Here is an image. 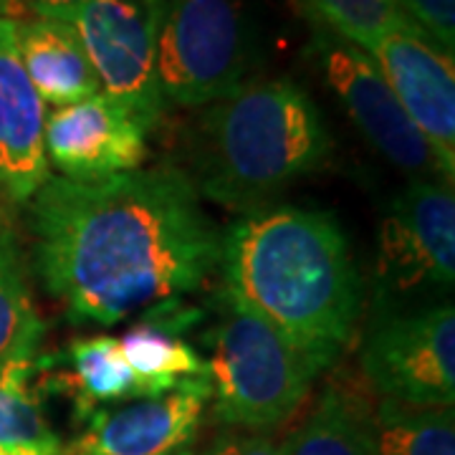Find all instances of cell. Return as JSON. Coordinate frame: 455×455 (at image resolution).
<instances>
[{
	"instance_id": "cell-1",
	"label": "cell",
	"mask_w": 455,
	"mask_h": 455,
	"mask_svg": "<svg viewBox=\"0 0 455 455\" xmlns=\"http://www.w3.org/2000/svg\"><path fill=\"white\" fill-rule=\"evenodd\" d=\"M36 271L74 322L109 326L197 291L220 233L178 167L104 180L53 178L31 196Z\"/></svg>"
},
{
	"instance_id": "cell-2",
	"label": "cell",
	"mask_w": 455,
	"mask_h": 455,
	"mask_svg": "<svg viewBox=\"0 0 455 455\" xmlns=\"http://www.w3.org/2000/svg\"><path fill=\"white\" fill-rule=\"evenodd\" d=\"M226 291L322 370L349 341L362 283L339 220L293 205L253 208L220 235Z\"/></svg>"
},
{
	"instance_id": "cell-3",
	"label": "cell",
	"mask_w": 455,
	"mask_h": 455,
	"mask_svg": "<svg viewBox=\"0 0 455 455\" xmlns=\"http://www.w3.org/2000/svg\"><path fill=\"white\" fill-rule=\"evenodd\" d=\"M331 149L324 116L299 84H241L200 119L193 185L215 203L253 211L296 178L322 170Z\"/></svg>"
},
{
	"instance_id": "cell-4",
	"label": "cell",
	"mask_w": 455,
	"mask_h": 455,
	"mask_svg": "<svg viewBox=\"0 0 455 455\" xmlns=\"http://www.w3.org/2000/svg\"><path fill=\"white\" fill-rule=\"evenodd\" d=\"M220 307L208 359L215 418L248 433L286 423L322 367L226 289Z\"/></svg>"
},
{
	"instance_id": "cell-5",
	"label": "cell",
	"mask_w": 455,
	"mask_h": 455,
	"mask_svg": "<svg viewBox=\"0 0 455 455\" xmlns=\"http://www.w3.org/2000/svg\"><path fill=\"white\" fill-rule=\"evenodd\" d=\"M251 38L241 0H163L157 82L164 104L203 107L243 84Z\"/></svg>"
},
{
	"instance_id": "cell-6",
	"label": "cell",
	"mask_w": 455,
	"mask_h": 455,
	"mask_svg": "<svg viewBox=\"0 0 455 455\" xmlns=\"http://www.w3.org/2000/svg\"><path fill=\"white\" fill-rule=\"evenodd\" d=\"M94 66L101 94L127 107L149 132L164 112L157 82L163 0H89L66 13Z\"/></svg>"
},
{
	"instance_id": "cell-7",
	"label": "cell",
	"mask_w": 455,
	"mask_h": 455,
	"mask_svg": "<svg viewBox=\"0 0 455 455\" xmlns=\"http://www.w3.org/2000/svg\"><path fill=\"white\" fill-rule=\"evenodd\" d=\"M362 370L385 400L418 407H453V307L440 304L435 309L382 322L364 341Z\"/></svg>"
},
{
	"instance_id": "cell-8",
	"label": "cell",
	"mask_w": 455,
	"mask_h": 455,
	"mask_svg": "<svg viewBox=\"0 0 455 455\" xmlns=\"http://www.w3.org/2000/svg\"><path fill=\"white\" fill-rule=\"evenodd\" d=\"M379 276L397 289L453 286V182L418 180L392 200L379 228Z\"/></svg>"
},
{
	"instance_id": "cell-9",
	"label": "cell",
	"mask_w": 455,
	"mask_h": 455,
	"mask_svg": "<svg viewBox=\"0 0 455 455\" xmlns=\"http://www.w3.org/2000/svg\"><path fill=\"white\" fill-rule=\"evenodd\" d=\"M397 101L423 134L445 182L455 175V68L453 56L418 28H400L370 53Z\"/></svg>"
},
{
	"instance_id": "cell-10",
	"label": "cell",
	"mask_w": 455,
	"mask_h": 455,
	"mask_svg": "<svg viewBox=\"0 0 455 455\" xmlns=\"http://www.w3.org/2000/svg\"><path fill=\"white\" fill-rule=\"evenodd\" d=\"M319 53L326 82L370 145L400 170H435L430 147L410 122L372 56L341 41L339 36L319 38Z\"/></svg>"
},
{
	"instance_id": "cell-11",
	"label": "cell",
	"mask_w": 455,
	"mask_h": 455,
	"mask_svg": "<svg viewBox=\"0 0 455 455\" xmlns=\"http://www.w3.org/2000/svg\"><path fill=\"white\" fill-rule=\"evenodd\" d=\"M46 160L68 180H104L140 170L147 130L134 114L107 94L56 107L44 127Z\"/></svg>"
},
{
	"instance_id": "cell-12",
	"label": "cell",
	"mask_w": 455,
	"mask_h": 455,
	"mask_svg": "<svg viewBox=\"0 0 455 455\" xmlns=\"http://www.w3.org/2000/svg\"><path fill=\"white\" fill-rule=\"evenodd\" d=\"M211 379H188L157 397L92 412L68 455H178L196 440Z\"/></svg>"
},
{
	"instance_id": "cell-13",
	"label": "cell",
	"mask_w": 455,
	"mask_h": 455,
	"mask_svg": "<svg viewBox=\"0 0 455 455\" xmlns=\"http://www.w3.org/2000/svg\"><path fill=\"white\" fill-rule=\"evenodd\" d=\"M46 104L20 64L16 20L0 13V188L23 203L49 180Z\"/></svg>"
},
{
	"instance_id": "cell-14",
	"label": "cell",
	"mask_w": 455,
	"mask_h": 455,
	"mask_svg": "<svg viewBox=\"0 0 455 455\" xmlns=\"http://www.w3.org/2000/svg\"><path fill=\"white\" fill-rule=\"evenodd\" d=\"M16 44L44 104L66 107L101 92L82 38L68 20L36 16L16 23Z\"/></svg>"
},
{
	"instance_id": "cell-15",
	"label": "cell",
	"mask_w": 455,
	"mask_h": 455,
	"mask_svg": "<svg viewBox=\"0 0 455 455\" xmlns=\"http://www.w3.org/2000/svg\"><path fill=\"white\" fill-rule=\"evenodd\" d=\"M281 455H377L372 410L349 392L329 387L304 425L281 445Z\"/></svg>"
},
{
	"instance_id": "cell-16",
	"label": "cell",
	"mask_w": 455,
	"mask_h": 455,
	"mask_svg": "<svg viewBox=\"0 0 455 455\" xmlns=\"http://www.w3.org/2000/svg\"><path fill=\"white\" fill-rule=\"evenodd\" d=\"M44 337L16 230L0 218V370L33 359Z\"/></svg>"
},
{
	"instance_id": "cell-17",
	"label": "cell",
	"mask_w": 455,
	"mask_h": 455,
	"mask_svg": "<svg viewBox=\"0 0 455 455\" xmlns=\"http://www.w3.org/2000/svg\"><path fill=\"white\" fill-rule=\"evenodd\" d=\"M142 397H157L188 379H211L208 359L188 341L172 337L164 326L134 324L119 339Z\"/></svg>"
},
{
	"instance_id": "cell-18",
	"label": "cell",
	"mask_w": 455,
	"mask_h": 455,
	"mask_svg": "<svg viewBox=\"0 0 455 455\" xmlns=\"http://www.w3.org/2000/svg\"><path fill=\"white\" fill-rule=\"evenodd\" d=\"M377 455H455L453 407L403 405L379 400L372 410Z\"/></svg>"
},
{
	"instance_id": "cell-19",
	"label": "cell",
	"mask_w": 455,
	"mask_h": 455,
	"mask_svg": "<svg viewBox=\"0 0 455 455\" xmlns=\"http://www.w3.org/2000/svg\"><path fill=\"white\" fill-rule=\"evenodd\" d=\"M31 374L33 359L0 370V448L64 455V443L33 392Z\"/></svg>"
},
{
	"instance_id": "cell-20",
	"label": "cell",
	"mask_w": 455,
	"mask_h": 455,
	"mask_svg": "<svg viewBox=\"0 0 455 455\" xmlns=\"http://www.w3.org/2000/svg\"><path fill=\"white\" fill-rule=\"evenodd\" d=\"M68 367L66 382L82 395V405L92 403H124L142 400L140 385L132 374L122 344L116 337H82L68 344Z\"/></svg>"
},
{
	"instance_id": "cell-21",
	"label": "cell",
	"mask_w": 455,
	"mask_h": 455,
	"mask_svg": "<svg viewBox=\"0 0 455 455\" xmlns=\"http://www.w3.org/2000/svg\"><path fill=\"white\" fill-rule=\"evenodd\" d=\"M311 11L341 41L372 53L374 46L400 28H415L397 0H307Z\"/></svg>"
},
{
	"instance_id": "cell-22",
	"label": "cell",
	"mask_w": 455,
	"mask_h": 455,
	"mask_svg": "<svg viewBox=\"0 0 455 455\" xmlns=\"http://www.w3.org/2000/svg\"><path fill=\"white\" fill-rule=\"evenodd\" d=\"M403 13L418 31L438 49L453 56L455 51V0H397Z\"/></svg>"
},
{
	"instance_id": "cell-23",
	"label": "cell",
	"mask_w": 455,
	"mask_h": 455,
	"mask_svg": "<svg viewBox=\"0 0 455 455\" xmlns=\"http://www.w3.org/2000/svg\"><path fill=\"white\" fill-rule=\"evenodd\" d=\"M203 455H281V445L263 433H220Z\"/></svg>"
},
{
	"instance_id": "cell-24",
	"label": "cell",
	"mask_w": 455,
	"mask_h": 455,
	"mask_svg": "<svg viewBox=\"0 0 455 455\" xmlns=\"http://www.w3.org/2000/svg\"><path fill=\"white\" fill-rule=\"evenodd\" d=\"M36 16L41 18H64L66 13L86 5L89 0H26Z\"/></svg>"
},
{
	"instance_id": "cell-25",
	"label": "cell",
	"mask_w": 455,
	"mask_h": 455,
	"mask_svg": "<svg viewBox=\"0 0 455 455\" xmlns=\"http://www.w3.org/2000/svg\"><path fill=\"white\" fill-rule=\"evenodd\" d=\"M0 455H46V453H33V451H11V448H0Z\"/></svg>"
},
{
	"instance_id": "cell-26",
	"label": "cell",
	"mask_w": 455,
	"mask_h": 455,
	"mask_svg": "<svg viewBox=\"0 0 455 455\" xmlns=\"http://www.w3.org/2000/svg\"><path fill=\"white\" fill-rule=\"evenodd\" d=\"M178 455H193V453H190V451H182V453H178Z\"/></svg>"
}]
</instances>
